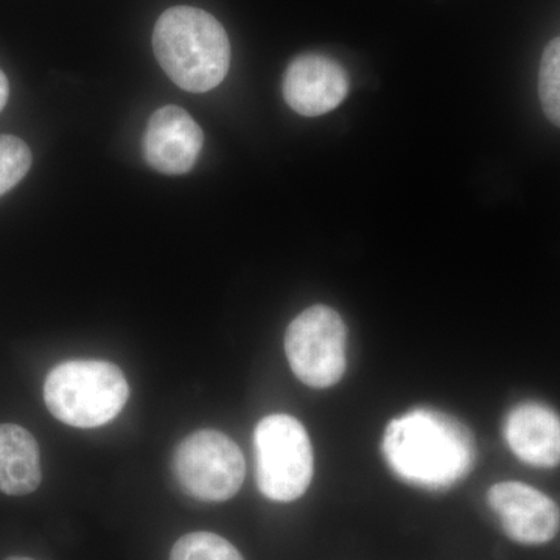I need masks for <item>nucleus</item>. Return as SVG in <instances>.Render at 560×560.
I'll return each instance as SVG.
<instances>
[{"instance_id": "nucleus-4", "label": "nucleus", "mask_w": 560, "mask_h": 560, "mask_svg": "<svg viewBox=\"0 0 560 560\" xmlns=\"http://www.w3.org/2000/svg\"><path fill=\"white\" fill-rule=\"evenodd\" d=\"M256 480L268 500L301 499L313 478V448L307 430L289 415L267 416L254 431Z\"/></svg>"}, {"instance_id": "nucleus-15", "label": "nucleus", "mask_w": 560, "mask_h": 560, "mask_svg": "<svg viewBox=\"0 0 560 560\" xmlns=\"http://www.w3.org/2000/svg\"><path fill=\"white\" fill-rule=\"evenodd\" d=\"M10 84L7 80L5 73L0 70V110L5 108L7 102H9Z\"/></svg>"}, {"instance_id": "nucleus-14", "label": "nucleus", "mask_w": 560, "mask_h": 560, "mask_svg": "<svg viewBox=\"0 0 560 560\" xmlns=\"http://www.w3.org/2000/svg\"><path fill=\"white\" fill-rule=\"evenodd\" d=\"M32 167V151L16 136H0V197L24 179Z\"/></svg>"}, {"instance_id": "nucleus-1", "label": "nucleus", "mask_w": 560, "mask_h": 560, "mask_svg": "<svg viewBox=\"0 0 560 560\" xmlns=\"http://www.w3.org/2000/svg\"><path fill=\"white\" fill-rule=\"evenodd\" d=\"M383 455L401 480L420 488L445 489L469 475L475 441L470 430L453 416L418 408L390 420Z\"/></svg>"}, {"instance_id": "nucleus-7", "label": "nucleus", "mask_w": 560, "mask_h": 560, "mask_svg": "<svg viewBox=\"0 0 560 560\" xmlns=\"http://www.w3.org/2000/svg\"><path fill=\"white\" fill-rule=\"evenodd\" d=\"M349 73L329 55L308 51L294 58L283 73V98L294 113L318 117L345 102Z\"/></svg>"}, {"instance_id": "nucleus-2", "label": "nucleus", "mask_w": 560, "mask_h": 560, "mask_svg": "<svg viewBox=\"0 0 560 560\" xmlns=\"http://www.w3.org/2000/svg\"><path fill=\"white\" fill-rule=\"evenodd\" d=\"M153 50L168 79L194 94L219 86L231 66L223 25L195 7H173L161 14L154 25Z\"/></svg>"}, {"instance_id": "nucleus-8", "label": "nucleus", "mask_w": 560, "mask_h": 560, "mask_svg": "<svg viewBox=\"0 0 560 560\" xmlns=\"http://www.w3.org/2000/svg\"><path fill=\"white\" fill-rule=\"evenodd\" d=\"M489 506L499 515L504 533L523 545H541L560 529V510L540 490L517 481L499 482L488 493Z\"/></svg>"}, {"instance_id": "nucleus-13", "label": "nucleus", "mask_w": 560, "mask_h": 560, "mask_svg": "<svg viewBox=\"0 0 560 560\" xmlns=\"http://www.w3.org/2000/svg\"><path fill=\"white\" fill-rule=\"evenodd\" d=\"M539 98L545 117L560 128V36L550 40L541 54Z\"/></svg>"}, {"instance_id": "nucleus-10", "label": "nucleus", "mask_w": 560, "mask_h": 560, "mask_svg": "<svg viewBox=\"0 0 560 560\" xmlns=\"http://www.w3.org/2000/svg\"><path fill=\"white\" fill-rule=\"evenodd\" d=\"M512 453L529 466L551 469L560 464V418L547 405L523 401L504 420Z\"/></svg>"}, {"instance_id": "nucleus-6", "label": "nucleus", "mask_w": 560, "mask_h": 560, "mask_svg": "<svg viewBox=\"0 0 560 560\" xmlns=\"http://www.w3.org/2000/svg\"><path fill=\"white\" fill-rule=\"evenodd\" d=\"M348 331L340 313L313 305L287 329L285 353L291 371L312 388H330L346 372Z\"/></svg>"}, {"instance_id": "nucleus-5", "label": "nucleus", "mask_w": 560, "mask_h": 560, "mask_svg": "<svg viewBox=\"0 0 560 560\" xmlns=\"http://www.w3.org/2000/svg\"><path fill=\"white\" fill-rule=\"evenodd\" d=\"M179 488L206 503L232 499L245 481V456L228 434L200 430L180 442L173 455Z\"/></svg>"}, {"instance_id": "nucleus-16", "label": "nucleus", "mask_w": 560, "mask_h": 560, "mask_svg": "<svg viewBox=\"0 0 560 560\" xmlns=\"http://www.w3.org/2000/svg\"><path fill=\"white\" fill-rule=\"evenodd\" d=\"M5 560H33V559H28V558H9V559H5Z\"/></svg>"}, {"instance_id": "nucleus-3", "label": "nucleus", "mask_w": 560, "mask_h": 560, "mask_svg": "<svg viewBox=\"0 0 560 560\" xmlns=\"http://www.w3.org/2000/svg\"><path fill=\"white\" fill-rule=\"evenodd\" d=\"M128 397L130 386L124 372L108 361H65L44 383V400L51 415L77 429L110 422L124 410Z\"/></svg>"}, {"instance_id": "nucleus-11", "label": "nucleus", "mask_w": 560, "mask_h": 560, "mask_svg": "<svg viewBox=\"0 0 560 560\" xmlns=\"http://www.w3.org/2000/svg\"><path fill=\"white\" fill-rule=\"evenodd\" d=\"M43 480L38 442L14 423L0 425V492L21 497L35 492Z\"/></svg>"}, {"instance_id": "nucleus-12", "label": "nucleus", "mask_w": 560, "mask_h": 560, "mask_svg": "<svg viewBox=\"0 0 560 560\" xmlns=\"http://www.w3.org/2000/svg\"><path fill=\"white\" fill-rule=\"evenodd\" d=\"M171 560H245L241 551L213 533H190L173 545Z\"/></svg>"}, {"instance_id": "nucleus-9", "label": "nucleus", "mask_w": 560, "mask_h": 560, "mask_svg": "<svg viewBox=\"0 0 560 560\" xmlns=\"http://www.w3.org/2000/svg\"><path fill=\"white\" fill-rule=\"evenodd\" d=\"M205 136L187 110L168 105L150 117L142 140L143 158L164 175L189 173L200 156Z\"/></svg>"}]
</instances>
